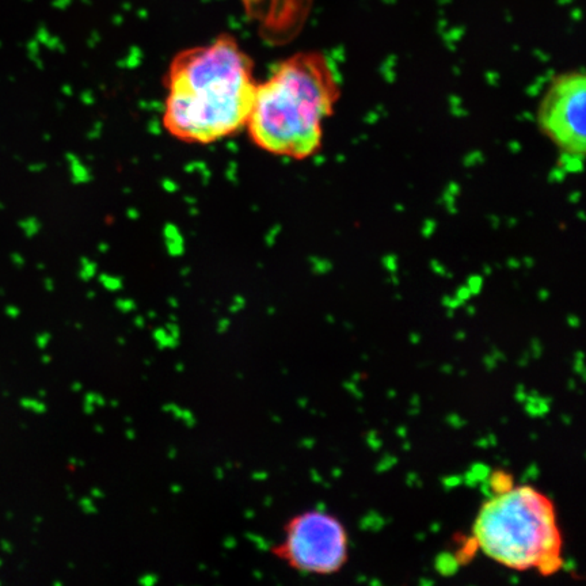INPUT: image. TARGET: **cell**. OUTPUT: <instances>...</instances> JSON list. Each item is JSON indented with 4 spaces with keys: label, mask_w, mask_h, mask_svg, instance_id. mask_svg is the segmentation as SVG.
I'll use <instances>...</instances> for the list:
<instances>
[{
    "label": "cell",
    "mask_w": 586,
    "mask_h": 586,
    "mask_svg": "<svg viewBox=\"0 0 586 586\" xmlns=\"http://www.w3.org/2000/svg\"><path fill=\"white\" fill-rule=\"evenodd\" d=\"M164 84L166 132L183 143L209 144L246 128L258 83L248 54L223 34L178 53Z\"/></svg>",
    "instance_id": "1"
},
{
    "label": "cell",
    "mask_w": 586,
    "mask_h": 586,
    "mask_svg": "<svg viewBox=\"0 0 586 586\" xmlns=\"http://www.w3.org/2000/svg\"><path fill=\"white\" fill-rule=\"evenodd\" d=\"M338 97V76L326 56L294 54L257 84L246 128L261 149L301 160L319 149Z\"/></svg>",
    "instance_id": "2"
},
{
    "label": "cell",
    "mask_w": 586,
    "mask_h": 586,
    "mask_svg": "<svg viewBox=\"0 0 586 586\" xmlns=\"http://www.w3.org/2000/svg\"><path fill=\"white\" fill-rule=\"evenodd\" d=\"M476 547L516 571L552 575L563 566V536L555 505L532 486H510L482 504L472 525Z\"/></svg>",
    "instance_id": "3"
},
{
    "label": "cell",
    "mask_w": 586,
    "mask_h": 586,
    "mask_svg": "<svg viewBox=\"0 0 586 586\" xmlns=\"http://www.w3.org/2000/svg\"><path fill=\"white\" fill-rule=\"evenodd\" d=\"M273 557L307 575H331L349 559V536L338 517L319 509L303 510L284 524Z\"/></svg>",
    "instance_id": "4"
},
{
    "label": "cell",
    "mask_w": 586,
    "mask_h": 586,
    "mask_svg": "<svg viewBox=\"0 0 586 586\" xmlns=\"http://www.w3.org/2000/svg\"><path fill=\"white\" fill-rule=\"evenodd\" d=\"M585 75L569 71L552 80L537 110L540 130L555 146L570 172H580L585 158Z\"/></svg>",
    "instance_id": "5"
}]
</instances>
